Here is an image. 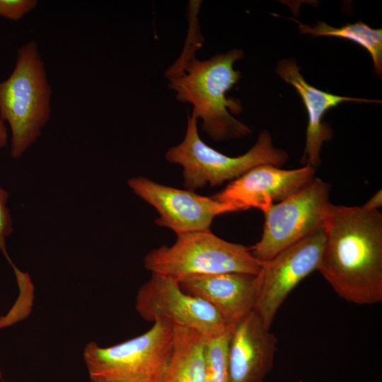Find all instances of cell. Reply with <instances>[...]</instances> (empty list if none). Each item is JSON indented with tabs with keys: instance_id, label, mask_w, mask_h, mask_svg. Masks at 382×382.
I'll use <instances>...</instances> for the list:
<instances>
[{
	"instance_id": "cell-1",
	"label": "cell",
	"mask_w": 382,
	"mask_h": 382,
	"mask_svg": "<svg viewBox=\"0 0 382 382\" xmlns=\"http://www.w3.org/2000/svg\"><path fill=\"white\" fill-rule=\"evenodd\" d=\"M318 270L343 299L382 301V215L362 206L332 204Z\"/></svg>"
},
{
	"instance_id": "cell-2",
	"label": "cell",
	"mask_w": 382,
	"mask_h": 382,
	"mask_svg": "<svg viewBox=\"0 0 382 382\" xmlns=\"http://www.w3.org/2000/svg\"><path fill=\"white\" fill-rule=\"evenodd\" d=\"M243 57L239 49L203 61L192 55L178 61L166 73L168 86L176 92V99L192 105V114L202 120V129L215 141L240 139L251 133L232 115L242 111L241 101L226 96L241 78L233 64Z\"/></svg>"
},
{
	"instance_id": "cell-3",
	"label": "cell",
	"mask_w": 382,
	"mask_h": 382,
	"mask_svg": "<svg viewBox=\"0 0 382 382\" xmlns=\"http://www.w3.org/2000/svg\"><path fill=\"white\" fill-rule=\"evenodd\" d=\"M52 93L38 45L30 41L18 49L11 74L0 81V114L10 127L13 158L40 136L50 117Z\"/></svg>"
},
{
	"instance_id": "cell-4",
	"label": "cell",
	"mask_w": 382,
	"mask_h": 382,
	"mask_svg": "<svg viewBox=\"0 0 382 382\" xmlns=\"http://www.w3.org/2000/svg\"><path fill=\"white\" fill-rule=\"evenodd\" d=\"M173 348V325L160 319L143 334L107 347L95 342L83 352L90 381L160 382Z\"/></svg>"
},
{
	"instance_id": "cell-5",
	"label": "cell",
	"mask_w": 382,
	"mask_h": 382,
	"mask_svg": "<svg viewBox=\"0 0 382 382\" xmlns=\"http://www.w3.org/2000/svg\"><path fill=\"white\" fill-rule=\"evenodd\" d=\"M144 262L151 274L178 281L191 275L257 274L262 270V264L250 248L223 240L209 229L178 235L173 245L153 249L145 255Z\"/></svg>"
},
{
	"instance_id": "cell-6",
	"label": "cell",
	"mask_w": 382,
	"mask_h": 382,
	"mask_svg": "<svg viewBox=\"0 0 382 382\" xmlns=\"http://www.w3.org/2000/svg\"><path fill=\"white\" fill-rule=\"evenodd\" d=\"M167 161L183 168L184 186L189 190L221 185L235 180L253 168L264 164L277 167L284 165L288 154L274 146L272 136L267 130L258 136L255 144L244 154L238 156L225 155L205 144L197 129V118L191 114L183 141L170 148Z\"/></svg>"
},
{
	"instance_id": "cell-7",
	"label": "cell",
	"mask_w": 382,
	"mask_h": 382,
	"mask_svg": "<svg viewBox=\"0 0 382 382\" xmlns=\"http://www.w3.org/2000/svg\"><path fill=\"white\" fill-rule=\"evenodd\" d=\"M330 185L315 178L310 183L263 212L262 237L250 248L260 262L267 261L285 248L324 229L332 204Z\"/></svg>"
},
{
	"instance_id": "cell-8",
	"label": "cell",
	"mask_w": 382,
	"mask_h": 382,
	"mask_svg": "<svg viewBox=\"0 0 382 382\" xmlns=\"http://www.w3.org/2000/svg\"><path fill=\"white\" fill-rule=\"evenodd\" d=\"M135 308L148 322L166 320L205 338L219 336L229 328L213 306L185 291L177 279L166 276L151 274L137 291Z\"/></svg>"
},
{
	"instance_id": "cell-9",
	"label": "cell",
	"mask_w": 382,
	"mask_h": 382,
	"mask_svg": "<svg viewBox=\"0 0 382 382\" xmlns=\"http://www.w3.org/2000/svg\"><path fill=\"white\" fill-rule=\"evenodd\" d=\"M325 228L316 231L262 262V286L255 311L270 330L279 308L292 290L318 270Z\"/></svg>"
},
{
	"instance_id": "cell-10",
	"label": "cell",
	"mask_w": 382,
	"mask_h": 382,
	"mask_svg": "<svg viewBox=\"0 0 382 382\" xmlns=\"http://www.w3.org/2000/svg\"><path fill=\"white\" fill-rule=\"evenodd\" d=\"M127 183L137 196L158 212L156 224L171 229L177 236L208 230L216 216L238 212L234 206L212 197L161 185L146 178H133Z\"/></svg>"
},
{
	"instance_id": "cell-11",
	"label": "cell",
	"mask_w": 382,
	"mask_h": 382,
	"mask_svg": "<svg viewBox=\"0 0 382 382\" xmlns=\"http://www.w3.org/2000/svg\"><path fill=\"white\" fill-rule=\"evenodd\" d=\"M315 174L316 168L308 165L289 170L260 165L231 181L212 198L231 204L238 211L256 208L265 212L310 183Z\"/></svg>"
},
{
	"instance_id": "cell-12",
	"label": "cell",
	"mask_w": 382,
	"mask_h": 382,
	"mask_svg": "<svg viewBox=\"0 0 382 382\" xmlns=\"http://www.w3.org/2000/svg\"><path fill=\"white\" fill-rule=\"evenodd\" d=\"M257 274L221 273L191 275L178 280L186 292L201 298L219 313L231 329L255 308L262 286Z\"/></svg>"
},
{
	"instance_id": "cell-13",
	"label": "cell",
	"mask_w": 382,
	"mask_h": 382,
	"mask_svg": "<svg viewBox=\"0 0 382 382\" xmlns=\"http://www.w3.org/2000/svg\"><path fill=\"white\" fill-rule=\"evenodd\" d=\"M277 344L255 310L239 321L228 343L230 382H263L274 366Z\"/></svg>"
},
{
	"instance_id": "cell-14",
	"label": "cell",
	"mask_w": 382,
	"mask_h": 382,
	"mask_svg": "<svg viewBox=\"0 0 382 382\" xmlns=\"http://www.w3.org/2000/svg\"><path fill=\"white\" fill-rule=\"evenodd\" d=\"M276 73L294 88L304 104L308 122L301 161L315 168L320 163V152L323 144L330 140L332 135L329 125L323 120L325 114L330 109L344 102L381 103L378 100L342 96L321 91L310 85L304 79L299 66L294 59L279 61Z\"/></svg>"
},
{
	"instance_id": "cell-15",
	"label": "cell",
	"mask_w": 382,
	"mask_h": 382,
	"mask_svg": "<svg viewBox=\"0 0 382 382\" xmlns=\"http://www.w3.org/2000/svg\"><path fill=\"white\" fill-rule=\"evenodd\" d=\"M205 337L185 328L173 326V348L160 382H204Z\"/></svg>"
},
{
	"instance_id": "cell-16",
	"label": "cell",
	"mask_w": 382,
	"mask_h": 382,
	"mask_svg": "<svg viewBox=\"0 0 382 382\" xmlns=\"http://www.w3.org/2000/svg\"><path fill=\"white\" fill-rule=\"evenodd\" d=\"M301 33L313 37H334L352 41L364 48L371 55L374 71L378 76L382 73V30L374 29L362 21L347 23L340 28L332 27L325 22L309 25L294 21Z\"/></svg>"
},
{
	"instance_id": "cell-17",
	"label": "cell",
	"mask_w": 382,
	"mask_h": 382,
	"mask_svg": "<svg viewBox=\"0 0 382 382\" xmlns=\"http://www.w3.org/2000/svg\"><path fill=\"white\" fill-rule=\"evenodd\" d=\"M232 329L204 343V382H230L228 349Z\"/></svg>"
},
{
	"instance_id": "cell-18",
	"label": "cell",
	"mask_w": 382,
	"mask_h": 382,
	"mask_svg": "<svg viewBox=\"0 0 382 382\" xmlns=\"http://www.w3.org/2000/svg\"><path fill=\"white\" fill-rule=\"evenodd\" d=\"M36 0H0V16L17 21L33 11Z\"/></svg>"
},
{
	"instance_id": "cell-19",
	"label": "cell",
	"mask_w": 382,
	"mask_h": 382,
	"mask_svg": "<svg viewBox=\"0 0 382 382\" xmlns=\"http://www.w3.org/2000/svg\"><path fill=\"white\" fill-rule=\"evenodd\" d=\"M8 192L0 185V249L11 265V260L6 250V238L13 232L12 221L9 209L6 207Z\"/></svg>"
},
{
	"instance_id": "cell-20",
	"label": "cell",
	"mask_w": 382,
	"mask_h": 382,
	"mask_svg": "<svg viewBox=\"0 0 382 382\" xmlns=\"http://www.w3.org/2000/svg\"><path fill=\"white\" fill-rule=\"evenodd\" d=\"M364 205L372 209H378L382 205V194L381 190L375 193L365 204Z\"/></svg>"
},
{
	"instance_id": "cell-21",
	"label": "cell",
	"mask_w": 382,
	"mask_h": 382,
	"mask_svg": "<svg viewBox=\"0 0 382 382\" xmlns=\"http://www.w3.org/2000/svg\"><path fill=\"white\" fill-rule=\"evenodd\" d=\"M8 142V133L5 122L0 114V150L6 146Z\"/></svg>"
},
{
	"instance_id": "cell-22",
	"label": "cell",
	"mask_w": 382,
	"mask_h": 382,
	"mask_svg": "<svg viewBox=\"0 0 382 382\" xmlns=\"http://www.w3.org/2000/svg\"><path fill=\"white\" fill-rule=\"evenodd\" d=\"M91 382H96V381H91Z\"/></svg>"
}]
</instances>
